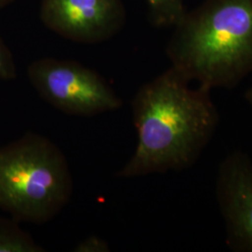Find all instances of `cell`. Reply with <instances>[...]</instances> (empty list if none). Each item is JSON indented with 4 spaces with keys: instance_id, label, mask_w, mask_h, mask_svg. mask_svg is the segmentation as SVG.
<instances>
[{
    "instance_id": "obj_11",
    "label": "cell",
    "mask_w": 252,
    "mask_h": 252,
    "mask_svg": "<svg viewBox=\"0 0 252 252\" xmlns=\"http://www.w3.org/2000/svg\"><path fill=\"white\" fill-rule=\"evenodd\" d=\"M245 98H246L247 102L251 105V107L252 108V87H251L249 90L246 92Z\"/></svg>"
},
{
    "instance_id": "obj_6",
    "label": "cell",
    "mask_w": 252,
    "mask_h": 252,
    "mask_svg": "<svg viewBox=\"0 0 252 252\" xmlns=\"http://www.w3.org/2000/svg\"><path fill=\"white\" fill-rule=\"evenodd\" d=\"M215 192L228 248L252 252V161L247 153L234 151L220 162Z\"/></svg>"
},
{
    "instance_id": "obj_7",
    "label": "cell",
    "mask_w": 252,
    "mask_h": 252,
    "mask_svg": "<svg viewBox=\"0 0 252 252\" xmlns=\"http://www.w3.org/2000/svg\"><path fill=\"white\" fill-rule=\"evenodd\" d=\"M45 250L17 224L0 216V252H44Z\"/></svg>"
},
{
    "instance_id": "obj_10",
    "label": "cell",
    "mask_w": 252,
    "mask_h": 252,
    "mask_svg": "<svg viewBox=\"0 0 252 252\" xmlns=\"http://www.w3.org/2000/svg\"><path fill=\"white\" fill-rule=\"evenodd\" d=\"M74 252H110L108 242L97 235H90L77 244Z\"/></svg>"
},
{
    "instance_id": "obj_8",
    "label": "cell",
    "mask_w": 252,
    "mask_h": 252,
    "mask_svg": "<svg viewBox=\"0 0 252 252\" xmlns=\"http://www.w3.org/2000/svg\"><path fill=\"white\" fill-rule=\"evenodd\" d=\"M155 27H174L186 13L184 0H147Z\"/></svg>"
},
{
    "instance_id": "obj_2",
    "label": "cell",
    "mask_w": 252,
    "mask_h": 252,
    "mask_svg": "<svg viewBox=\"0 0 252 252\" xmlns=\"http://www.w3.org/2000/svg\"><path fill=\"white\" fill-rule=\"evenodd\" d=\"M173 28L166 55L189 82L229 89L252 73V0H205Z\"/></svg>"
},
{
    "instance_id": "obj_3",
    "label": "cell",
    "mask_w": 252,
    "mask_h": 252,
    "mask_svg": "<svg viewBox=\"0 0 252 252\" xmlns=\"http://www.w3.org/2000/svg\"><path fill=\"white\" fill-rule=\"evenodd\" d=\"M72 175L62 151L27 133L0 147V209L17 221L43 224L71 198Z\"/></svg>"
},
{
    "instance_id": "obj_12",
    "label": "cell",
    "mask_w": 252,
    "mask_h": 252,
    "mask_svg": "<svg viewBox=\"0 0 252 252\" xmlns=\"http://www.w3.org/2000/svg\"><path fill=\"white\" fill-rule=\"evenodd\" d=\"M17 0H0V8H5Z\"/></svg>"
},
{
    "instance_id": "obj_5",
    "label": "cell",
    "mask_w": 252,
    "mask_h": 252,
    "mask_svg": "<svg viewBox=\"0 0 252 252\" xmlns=\"http://www.w3.org/2000/svg\"><path fill=\"white\" fill-rule=\"evenodd\" d=\"M39 15L58 36L85 44L112 38L126 22L123 0H41Z\"/></svg>"
},
{
    "instance_id": "obj_4",
    "label": "cell",
    "mask_w": 252,
    "mask_h": 252,
    "mask_svg": "<svg viewBox=\"0 0 252 252\" xmlns=\"http://www.w3.org/2000/svg\"><path fill=\"white\" fill-rule=\"evenodd\" d=\"M27 77L47 103L68 115L94 116L123 105L103 77L75 61L37 59L28 65Z\"/></svg>"
},
{
    "instance_id": "obj_1",
    "label": "cell",
    "mask_w": 252,
    "mask_h": 252,
    "mask_svg": "<svg viewBox=\"0 0 252 252\" xmlns=\"http://www.w3.org/2000/svg\"><path fill=\"white\" fill-rule=\"evenodd\" d=\"M137 145L117 177L132 179L191 167L219 125L210 90L189 81L170 66L144 84L132 102Z\"/></svg>"
},
{
    "instance_id": "obj_9",
    "label": "cell",
    "mask_w": 252,
    "mask_h": 252,
    "mask_svg": "<svg viewBox=\"0 0 252 252\" xmlns=\"http://www.w3.org/2000/svg\"><path fill=\"white\" fill-rule=\"evenodd\" d=\"M16 77L17 69L14 58L0 36V79L3 81H12Z\"/></svg>"
}]
</instances>
